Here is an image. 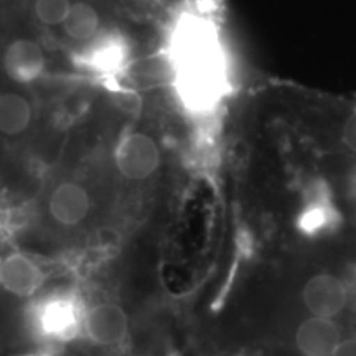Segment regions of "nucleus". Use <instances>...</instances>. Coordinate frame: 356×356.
I'll return each instance as SVG.
<instances>
[{"instance_id":"1","label":"nucleus","mask_w":356,"mask_h":356,"mask_svg":"<svg viewBox=\"0 0 356 356\" xmlns=\"http://www.w3.org/2000/svg\"><path fill=\"white\" fill-rule=\"evenodd\" d=\"M111 170L121 184H144L162 165L157 140L142 131H127L118 137L109 152Z\"/></svg>"},{"instance_id":"2","label":"nucleus","mask_w":356,"mask_h":356,"mask_svg":"<svg viewBox=\"0 0 356 356\" xmlns=\"http://www.w3.org/2000/svg\"><path fill=\"white\" fill-rule=\"evenodd\" d=\"M0 65L15 88H29L43 79L48 70L47 53L38 40L26 35L13 37L3 47Z\"/></svg>"},{"instance_id":"3","label":"nucleus","mask_w":356,"mask_h":356,"mask_svg":"<svg viewBox=\"0 0 356 356\" xmlns=\"http://www.w3.org/2000/svg\"><path fill=\"white\" fill-rule=\"evenodd\" d=\"M181 92L197 108H207L220 89V68L208 50L191 53L181 66Z\"/></svg>"},{"instance_id":"4","label":"nucleus","mask_w":356,"mask_h":356,"mask_svg":"<svg viewBox=\"0 0 356 356\" xmlns=\"http://www.w3.org/2000/svg\"><path fill=\"white\" fill-rule=\"evenodd\" d=\"M38 119V106L24 88L0 91V140L19 142L33 131Z\"/></svg>"},{"instance_id":"5","label":"nucleus","mask_w":356,"mask_h":356,"mask_svg":"<svg viewBox=\"0 0 356 356\" xmlns=\"http://www.w3.org/2000/svg\"><path fill=\"white\" fill-rule=\"evenodd\" d=\"M346 302V286L333 274L314 275L304 287V304L314 317H335L345 309Z\"/></svg>"},{"instance_id":"6","label":"nucleus","mask_w":356,"mask_h":356,"mask_svg":"<svg viewBox=\"0 0 356 356\" xmlns=\"http://www.w3.org/2000/svg\"><path fill=\"white\" fill-rule=\"evenodd\" d=\"M340 341L338 325L325 317L304 320L296 333V345L304 356H332Z\"/></svg>"},{"instance_id":"7","label":"nucleus","mask_w":356,"mask_h":356,"mask_svg":"<svg viewBox=\"0 0 356 356\" xmlns=\"http://www.w3.org/2000/svg\"><path fill=\"white\" fill-rule=\"evenodd\" d=\"M104 20L101 12L88 0H74L61 25L63 35L71 43L89 47L101 38Z\"/></svg>"},{"instance_id":"8","label":"nucleus","mask_w":356,"mask_h":356,"mask_svg":"<svg viewBox=\"0 0 356 356\" xmlns=\"http://www.w3.org/2000/svg\"><path fill=\"white\" fill-rule=\"evenodd\" d=\"M73 0H32V13L35 20L47 29L63 25Z\"/></svg>"},{"instance_id":"9","label":"nucleus","mask_w":356,"mask_h":356,"mask_svg":"<svg viewBox=\"0 0 356 356\" xmlns=\"http://www.w3.org/2000/svg\"><path fill=\"white\" fill-rule=\"evenodd\" d=\"M299 225L305 234H318L333 225L332 213H327V208L320 207V204H314L302 213Z\"/></svg>"},{"instance_id":"10","label":"nucleus","mask_w":356,"mask_h":356,"mask_svg":"<svg viewBox=\"0 0 356 356\" xmlns=\"http://www.w3.org/2000/svg\"><path fill=\"white\" fill-rule=\"evenodd\" d=\"M332 356H356V338L341 340Z\"/></svg>"},{"instance_id":"11","label":"nucleus","mask_w":356,"mask_h":356,"mask_svg":"<svg viewBox=\"0 0 356 356\" xmlns=\"http://www.w3.org/2000/svg\"><path fill=\"white\" fill-rule=\"evenodd\" d=\"M345 140L351 149L356 150V115L351 121L346 124V131H345Z\"/></svg>"},{"instance_id":"12","label":"nucleus","mask_w":356,"mask_h":356,"mask_svg":"<svg viewBox=\"0 0 356 356\" xmlns=\"http://www.w3.org/2000/svg\"><path fill=\"white\" fill-rule=\"evenodd\" d=\"M355 221H356V210H355Z\"/></svg>"}]
</instances>
